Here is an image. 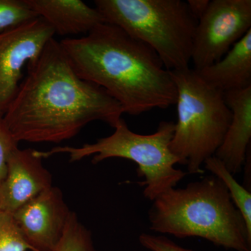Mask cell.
<instances>
[{"instance_id": "obj_7", "label": "cell", "mask_w": 251, "mask_h": 251, "mask_svg": "<svg viewBox=\"0 0 251 251\" xmlns=\"http://www.w3.org/2000/svg\"><path fill=\"white\" fill-rule=\"evenodd\" d=\"M251 29V0H213L198 21L191 62L196 71L212 65Z\"/></svg>"}, {"instance_id": "obj_12", "label": "cell", "mask_w": 251, "mask_h": 251, "mask_svg": "<svg viewBox=\"0 0 251 251\" xmlns=\"http://www.w3.org/2000/svg\"><path fill=\"white\" fill-rule=\"evenodd\" d=\"M39 18L60 36L88 34L105 19L96 8L81 0H25Z\"/></svg>"}, {"instance_id": "obj_15", "label": "cell", "mask_w": 251, "mask_h": 251, "mask_svg": "<svg viewBox=\"0 0 251 251\" xmlns=\"http://www.w3.org/2000/svg\"><path fill=\"white\" fill-rule=\"evenodd\" d=\"M53 251H97L92 232L72 211L61 240Z\"/></svg>"}, {"instance_id": "obj_2", "label": "cell", "mask_w": 251, "mask_h": 251, "mask_svg": "<svg viewBox=\"0 0 251 251\" xmlns=\"http://www.w3.org/2000/svg\"><path fill=\"white\" fill-rule=\"evenodd\" d=\"M59 43L77 75L106 91L124 113L137 116L176 103L171 72L150 46L121 28L103 23Z\"/></svg>"}, {"instance_id": "obj_10", "label": "cell", "mask_w": 251, "mask_h": 251, "mask_svg": "<svg viewBox=\"0 0 251 251\" xmlns=\"http://www.w3.org/2000/svg\"><path fill=\"white\" fill-rule=\"evenodd\" d=\"M36 150L18 148L11 153L0 184V210L14 214L33 198L52 186V176Z\"/></svg>"}, {"instance_id": "obj_19", "label": "cell", "mask_w": 251, "mask_h": 251, "mask_svg": "<svg viewBox=\"0 0 251 251\" xmlns=\"http://www.w3.org/2000/svg\"><path fill=\"white\" fill-rule=\"evenodd\" d=\"M140 244L151 251H193L176 244L165 236L142 233L139 236Z\"/></svg>"}, {"instance_id": "obj_3", "label": "cell", "mask_w": 251, "mask_h": 251, "mask_svg": "<svg viewBox=\"0 0 251 251\" xmlns=\"http://www.w3.org/2000/svg\"><path fill=\"white\" fill-rule=\"evenodd\" d=\"M150 229L179 239L199 237L217 247L251 251V234L227 188L214 175L172 188L153 201Z\"/></svg>"}, {"instance_id": "obj_9", "label": "cell", "mask_w": 251, "mask_h": 251, "mask_svg": "<svg viewBox=\"0 0 251 251\" xmlns=\"http://www.w3.org/2000/svg\"><path fill=\"white\" fill-rule=\"evenodd\" d=\"M72 213L62 191L52 186L15 211L14 216L31 251H53Z\"/></svg>"}, {"instance_id": "obj_14", "label": "cell", "mask_w": 251, "mask_h": 251, "mask_svg": "<svg viewBox=\"0 0 251 251\" xmlns=\"http://www.w3.org/2000/svg\"><path fill=\"white\" fill-rule=\"evenodd\" d=\"M207 171L219 178L227 188L229 196L234 206L241 213L248 230L251 234V193L247 188L243 186L234 178L217 157L213 156L207 158L204 163Z\"/></svg>"}, {"instance_id": "obj_5", "label": "cell", "mask_w": 251, "mask_h": 251, "mask_svg": "<svg viewBox=\"0 0 251 251\" xmlns=\"http://www.w3.org/2000/svg\"><path fill=\"white\" fill-rule=\"evenodd\" d=\"M105 23L154 51L167 70L189 67L198 21L182 0H96Z\"/></svg>"}, {"instance_id": "obj_17", "label": "cell", "mask_w": 251, "mask_h": 251, "mask_svg": "<svg viewBox=\"0 0 251 251\" xmlns=\"http://www.w3.org/2000/svg\"><path fill=\"white\" fill-rule=\"evenodd\" d=\"M31 251L14 214L0 210V251Z\"/></svg>"}, {"instance_id": "obj_6", "label": "cell", "mask_w": 251, "mask_h": 251, "mask_svg": "<svg viewBox=\"0 0 251 251\" xmlns=\"http://www.w3.org/2000/svg\"><path fill=\"white\" fill-rule=\"evenodd\" d=\"M114 129L112 135L99 138L94 143L85 144L80 148L59 146L46 151L37 150L36 154L44 159L58 153H68L71 162L81 161L93 155V164L112 158L135 162L138 176L145 177L138 184L145 187V198L152 202L165 191L175 188L188 175L175 168L179 160L170 148L174 134V122H160L155 133L141 135L130 130L122 118Z\"/></svg>"}, {"instance_id": "obj_4", "label": "cell", "mask_w": 251, "mask_h": 251, "mask_svg": "<svg viewBox=\"0 0 251 251\" xmlns=\"http://www.w3.org/2000/svg\"><path fill=\"white\" fill-rule=\"evenodd\" d=\"M170 72L177 92V122L170 148L187 173L203 174L201 167L224 141L232 112L224 92L206 83L194 69Z\"/></svg>"}, {"instance_id": "obj_18", "label": "cell", "mask_w": 251, "mask_h": 251, "mask_svg": "<svg viewBox=\"0 0 251 251\" xmlns=\"http://www.w3.org/2000/svg\"><path fill=\"white\" fill-rule=\"evenodd\" d=\"M18 144L0 116V184L6 176L7 163L10 156L18 148Z\"/></svg>"}, {"instance_id": "obj_21", "label": "cell", "mask_w": 251, "mask_h": 251, "mask_svg": "<svg viewBox=\"0 0 251 251\" xmlns=\"http://www.w3.org/2000/svg\"></svg>"}, {"instance_id": "obj_1", "label": "cell", "mask_w": 251, "mask_h": 251, "mask_svg": "<svg viewBox=\"0 0 251 251\" xmlns=\"http://www.w3.org/2000/svg\"><path fill=\"white\" fill-rule=\"evenodd\" d=\"M27 69L3 116L18 143H60L91 122L114 128L121 120L120 104L101 87L80 78L54 38Z\"/></svg>"}, {"instance_id": "obj_11", "label": "cell", "mask_w": 251, "mask_h": 251, "mask_svg": "<svg viewBox=\"0 0 251 251\" xmlns=\"http://www.w3.org/2000/svg\"><path fill=\"white\" fill-rule=\"evenodd\" d=\"M224 99L232 112V119L214 156L234 175L242 171L251 150V87L226 92Z\"/></svg>"}, {"instance_id": "obj_13", "label": "cell", "mask_w": 251, "mask_h": 251, "mask_svg": "<svg viewBox=\"0 0 251 251\" xmlns=\"http://www.w3.org/2000/svg\"><path fill=\"white\" fill-rule=\"evenodd\" d=\"M196 72L206 83L224 93L251 87V29L219 61Z\"/></svg>"}, {"instance_id": "obj_20", "label": "cell", "mask_w": 251, "mask_h": 251, "mask_svg": "<svg viewBox=\"0 0 251 251\" xmlns=\"http://www.w3.org/2000/svg\"><path fill=\"white\" fill-rule=\"evenodd\" d=\"M186 3L191 15L198 21L206 12L210 4V1L209 0H188Z\"/></svg>"}, {"instance_id": "obj_16", "label": "cell", "mask_w": 251, "mask_h": 251, "mask_svg": "<svg viewBox=\"0 0 251 251\" xmlns=\"http://www.w3.org/2000/svg\"><path fill=\"white\" fill-rule=\"evenodd\" d=\"M38 17L25 0H0V32Z\"/></svg>"}, {"instance_id": "obj_8", "label": "cell", "mask_w": 251, "mask_h": 251, "mask_svg": "<svg viewBox=\"0 0 251 251\" xmlns=\"http://www.w3.org/2000/svg\"><path fill=\"white\" fill-rule=\"evenodd\" d=\"M54 34L41 18L0 32V116L17 94L25 66L39 57Z\"/></svg>"}]
</instances>
